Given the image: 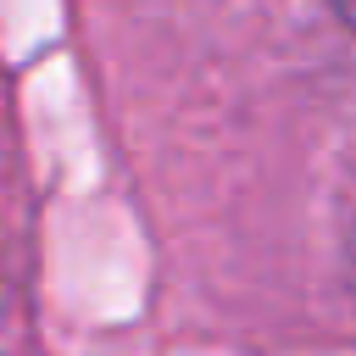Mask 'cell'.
Listing matches in <instances>:
<instances>
[{"label":"cell","instance_id":"cell-1","mask_svg":"<svg viewBox=\"0 0 356 356\" xmlns=\"http://www.w3.org/2000/svg\"><path fill=\"white\" fill-rule=\"evenodd\" d=\"M328 6H334V17H339L350 33H356V0H328Z\"/></svg>","mask_w":356,"mask_h":356},{"label":"cell","instance_id":"cell-2","mask_svg":"<svg viewBox=\"0 0 356 356\" xmlns=\"http://www.w3.org/2000/svg\"><path fill=\"white\" fill-rule=\"evenodd\" d=\"M350 289H356V228H350Z\"/></svg>","mask_w":356,"mask_h":356}]
</instances>
